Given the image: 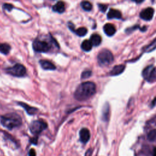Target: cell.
Wrapping results in <instances>:
<instances>
[{"label":"cell","mask_w":156,"mask_h":156,"mask_svg":"<svg viewBox=\"0 0 156 156\" xmlns=\"http://www.w3.org/2000/svg\"><path fill=\"white\" fill-rule=\"evenodd\" d=\"M95 92L96 85L92 82H85L78 86L74 96L77 101H85L91 97Z\"/></svg>","instance_id":"cell-1"},{"label":"cell","mask_w":156,"mask_h":156,"mask_svg":"<svg viewBox=\"0 0 156 156\" xmlns=\"http://www.w3.org/2000/svg\"><path fill=\"white\" fill-rule=\"evenodd\" d=\"M1 122L4 127L12 130L21 126L22 119L17 113H10L1 116Z\"/></svg>","instance_id":"cell-2"},{"label":"cell","mask_w":156,"mask_h":156,"mask_svg":"<svg viewBox=\"0 0 156 156\" xmlns=\"http://www.w3.org/2000/svg\"><path fill=\"white\" fill-rule=\"evenodd\" d=\"M114 60L112 53L108 49L101 50L98 55V62L101 66H105L111 64Z\"/></svg>","instance_id":"cell-3"},{"label":"cell","mask_w":156,"mask_h":156,"mask_svg":"<svg viewBox=\"0 0 156 156\" xmlns=\"http://www.w3.org/2000/svg\"><path fill=\"white\" fill-rule=\"evenodd\" d=\"M48 127L47 123L41 119L32 121L29 126L30 132L34 135H38Z\"/></svg>","instance_id":"cell-4"},{"label":"cell","mask_w":156,"mask_h":156,"mask_svg":"<svg viewBox=\"0 0 156 156\" xmlns=\"http://www.w3.org/2000/svg\"><path fill=\"white\" fill-rule=\"evenodd\" d=\"M5 71L7 74L16 77H23L26 73V68L20 63H16L12 67L7 68Z\"/></svg>","instance_id":"cell-5"},{"label":"cell","mask_w":156,"mask_h":156,"mask_svg":"<svg viewBox=\"0 0 156 156\" xmlns=\"http://www.w3.org/2000/svg\"><path fill=\"white\" fill-rule=\"evenodd\" d=\"M32 47L34 51L38 52H48L51 49V46L44 40L36 39L33 42Z\"/></svg>","instance_id":"cell-6"},{"label":"cell","mask_w":156,"mask_h":156,"mask_svg":"<svg viewBox=\"0 0 156 156\" xmlns=\"http://www.w3.org/2000/svg\"><path fill=\"white\" fill-rule=\"evenodd\" d=\"M142 75L146 80L152 82L156 79V69L153 65H149L144 69Z\"/></svg>","instance_id":"cell-7"},{"label":"cell","mask_w":156,"mask_h":156,"mask_svg":"<svg viewBox=\"0 0 156 156\" xmlns=\"http://www.w3.org/2000/svg\"><path fill=\"white\" fill-rule=\"evenodd\" d=\"M154 13V10L151 7H147L146 9H143L140 13V16L144 20L149 21L151 20Z\"/></svg>","instance_id":"cell-8"},{"label":"cell","mask_w":156,"mask_h":156,"mask_svg":"<svg viewBox=\"0 0 156 156\" xmlns=\"http://www.w3.org/2000/svg\"><path fill=\"white\" fill-rule=\"evenodd\" d=\"M80 141L82 143H87L90 138V133L88 129L82 128L79 132Z\"/></svg>","instance_id":"cell-9"},{"label":"cell","mask_w":156,"mask_h":156,"mask_svg":"<svg viewBox=\"0 0 156 156\" xmlns=\"http://www.w3.org/2000/svg\"><path fill=\"white\" fill-rule=\"evenodd\" d=\"M104 31L108 36H112L116 32V28L113 24L111 23H107L104 26Z\"/></svg>","instance_id":"cell-10"},{"label":"cell","mask_w":156,"mask_h":156,"mask_svg":"<svg viewBox=\"0 0 156 156\" xmlns=\"http://www.w3.org/2000/svg\"><path fill=\"white\" fill-rule=\"evenodd\" d=\"M40 64L41 68L46 70H55L56 66L51 62L46 60H40Z\"/></svg>","instance_id":"cell-11"},{"label":"cell","mask_w":156,"mask_h":156,"mask_svg":"<svg viewBox=\"0 0 156 156\" xmlns=\"http://www.w3.org/2000/svg\"><path fill=\"white\" fill-rule=\"evenodd\" d=\"M121 13L120 11L114 9H110L107 13V18L108 19H120L121 18Z\"/></svg>","instance_id":"cell-12"},{"label":"cell","mask_w":156,"mask_h":156,"mask_svg":"<svg viewBox=\"0 0 156 156\" xmlns=\"http://www.w3.org/2000/svg\"><path fill=\"white\" fill-rule=\"evenodd\" d=\"M18 104L21 106L22 107H23L24 108V110L26 111V112L29 114V115H34L37 113V112L38 111V109L35 108V107H30L29 106V105L25 104L24 102H18Z\"/></svg>","instance_id":"cell-13"},{"label":"cell","mask_w":156,"mask_h":156,"mask_svg":"<svg viewBox=\"0 0 156 156\" xmlns=\"http://www.w3.org/2000/svg\"><path fill=\"white\" fill-rule=\"evenodd\" d=\"M125 69V66L124 65H118L115 66L111 71L110 72V74L111 76H117L121 74Z\"/></svg>","instance_id":"cell-14"},{"label":"cell","mask_w":156,"mask_h":156,"mask_svg":"<svg viewBox=\"0 0 156 156\" xmlns=\"http://www.w3.org/2000/svg\"><path fill=\"white\" fill-rule=\"evenodd\" d=\"M52 10L58 13H62L65 10V4L62 1H58L52 6Z\"/></svg>","instance_id":"cell-15"},{"label":"cell","mask_w":156,"mask_h":156,"mask_svg":"<svg viewBox=\"0 0 156 156\" xmlns=\"http://www.w3.org/2000/svg\"><path fill=\"white\" fill-rule=\"evenodd\" d=\"M90 41L91 43L93 46H98L101 44V41H102V38H101V37L99 35H98L97 34H93L90 37Z\"/></svg>","instance_id":"cell-16"},{"label":"cell","mask_w":156,"mask_h":156,"mask_svg":"<svg viewBox=\"0 0 156 156\" xmlns=\"http://www.w3.org/2000/svg\"><path fill=\"white\" fill-rule=\"evenodd\" d=\"M92 46L93 45L90 42V40H84L81 44V48L82 49V50L87 52L90 51L91 49Z\"/></svg>","instance_id":"cell-17"},{"label":"cell","mask_w":156,"mask_h":156,"mask_svg":"<svg viewBox=\"0 0 156 156\" xmlns=\"http://www.w3.org/2000/svg\"><path fill=\"white\" fill-rule=\"evenodd\" d=\"M11 49V47L7 43H0V52L4 54H7Z\"/></svg>","instance_id":"cell-18"},{"label":"cell","mask_w":156,"mask_h":156,"mask_svg":"<svg viewBox=\"0 0 156 156\" xmlns=\"http://www.w3.org/2000/svg\"><path fill=\"white\" fill-rule=\"evenodd\" d=\"M87 32H88L87 29L84 27H79L77 29H75V30L74 31V32L76 33V35H77L78 36H80V37H83V36L87 34Z\"/></svg>","instance_id":"cell-19"},{"label":"cell","mask_w":156,"mask_h":156,"mask_svg":"<svg viewBox=\"0 0 156 156\" xmlns=\"http://www.w3.org/2000/svg\"><path fill=\"white\" fill-rule=\"evenodd\" d=\"M80 5L85 11H90L92 9V4L88 1H82L80 3Z\"/></svg>","instance_id":"cell-20"},{"label":"cell","mask_w":156,"mask_h":156,"mask_svg":"<svg viewBox=\"0 0 156 156\" xmlns=\"http://www.w3.org/2000/svg\"><path fill=\"white\" fill-rule=\"evenodd\" d=\"M108 113H109V106L107 103L104 106L103 111H102V117L105 121H107L108 118Z\"/></svg>","instance_id":"cell-21"},{"label":"cell","mask_w":156,"mask_h":156,"mask_svg":"<svg viewBox=\"0 0 156 156\" xmlns=\"http://www.w3.org/2000/svg\"><path fill=\"white\" fill-rule=\"evenodd\" d=\"M155 49H156V40L154 41L152 43H151L149 46H147L146 48L145 51H146V52H149L152 51L154 50Z\"/></svg>","instance_id":"cell-22"},{"label":"cell","mask_w":156,"mask_h":156,"mask_svg":"<svg viewBox=\"0 0 156 156\" xmlns=\"http://www.w3.org/2000/svg\"><path fill=\"white\" fill-rule=\"evenodd\" d=\"M147 138L150 141H154L156 139V129L151 130L147 135Z\"/></svg>","instance_id":"cell-23"},{"label":"cell","mask_w":156,"mask_h":156,"mask_svg":"<svg viewBox=\"0 0 156 156\" xmlns=\"http://www.w3.org/2000/svg\"><path fill=\"white\" fill-rule=\"evenodd\" d=\"M91 75V71L90 70H86L82 73L81 77L82 79H87Z\"/></svg>","instance_id":"cell-24"},{"label":"cell","mask_w":156,"mask_h":156,"mask_svg":"<svg viewBox=\"0 0 156 156\" xmlns=\"http://www.w3.org/2000/svg\"><path fill=\"white\" fill-rule=\"evenodd\" d=\"M3 7H4V9H5V10H7L8 11H10L13 9V6L10 4H6L5 3V4H4Z\"/></svg>","instance_id":"cell-25"},{"label":"cell","mask_w":156,"mask_h":156,"mask_svg":"<svg viewBox=\"0 0 156 156\" xmlns=\"http://www.w3.org/2000/svg\"><path fill=\"white\" fill-rule=\"evenodd\" d=\"M99 6V9L100 10V11L102 12H105L107 9V5H105V4H99L98 5Z\"/></svg>","instance_id":"cell-26"},{"label":"cell","mask_w":156,"mask_h":156,"mask_svg":"<svg viewBox=\"0 0 156 156\" xmlns=\"http://www.w3.org/2000/svg\"><path fill=\"white\" fill-rule=\"evenodd\" d=\"M29 156H36V152L34 149H30L28 153Z\"/></svg>","instance_id":"cell-27"},{"label":"cell","mask_w":156,"mask_h":156,"mask_svg":"<svg viewBox=\"0 0 156 156\" xmlns=\"http://www.w3.org/2000/svg\"><path fill=\"white\" fill-rule=\"evenodd\" d=\"M37 141H38V137H34L30 140V142L35 145L37 144Z\"/></svg>","instance_id":"cell-28"},{"label":"cell","mask_w":156,"mask_h":156,"mask_svg":"<svg viewBox=\"0 0 156 156\" xmlns=\"http://www.w3.org/2000/svg\"><path fill=\"white\" fill-rule=\"evenodd\" d=\"M91 154H92V150H91V149H88V150L86 152L85 156H91Z\"/></svg>","instance_id":"cell-29"},{"label":"cell","mask_w":156,"mask_h":156,"mask_svg":"<svg viewBox=\"0 0 156 156\" xmlns=\"http://www.w3.org/2000/svg\"><path fill=\"white\" fill-rule=\"evenodd\" d=\"M153 156H156V147H155L153 150V154H152Z\"/></svg>","instance_id":"cell-30"}]
</instances>
